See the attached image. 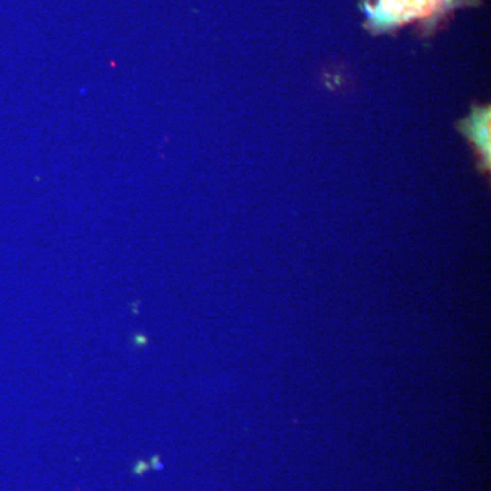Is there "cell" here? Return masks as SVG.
Wrapping results in <instances>:
<instances>
[{
  "instance_id": "1",
  "label": "cell",
  "mask_w": 491,
  "mask_h": 491,
  "mask_svg": "<svg viewBox=\"0 0 491 491\" xmlns=\"http://www.w3.org/2000/svg\"><path fill=\"white\" fill-rule=\"evenodd\" d=\"M134 341H135V344H145L146 337H144V336H137V339L134 340Z\"/></svg>"
}]
</instances>
